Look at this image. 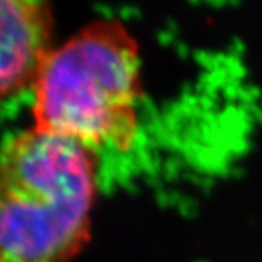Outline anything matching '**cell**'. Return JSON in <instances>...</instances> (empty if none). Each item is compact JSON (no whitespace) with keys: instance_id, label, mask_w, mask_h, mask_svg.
I'll return each mask as SVG.
<instances>
[{"instance_id":"cell-2","label":"cell","mask_w":262,"mask_h":262,"mask_svg":"<svg viewBox=\"0 0 262 262\" xmlns=\"http://www.w3.org/2000/svg\"><path fill=\"white\" fill-rule=\"evenodd\" d=\"M35 130L95 149L128 150L137 134L140 58L118 20H99L51 50L34 80Z\"/></svg>"},{"instance_id":"cell-3","label":"cell","mask_w":262,"mask_h":262,"mask_svg":"<svg viewBox=\"0 0 262 262\" xmlns=\"http://www.w3.org/2000/svg\"><path fill=\"white\" fill-rule=\"evenodd\" d=\"M50 5L0 0V99L34 83L51 51Z\"/></svg>"},{"instance_id":"cell-1","label":"cell","mask_w":262,"mask_h":262,"mask_svg":"<svg viewBox=\"0 0 262 262\" xmlns=\"http://www.w3.org/2000/svg\"><path fill=\"white\" fill-rule=\"evenodd\" d=\"M94 151L31 128L0 150V262H72L89 239Z\"/></svg>"}]
</instances>
